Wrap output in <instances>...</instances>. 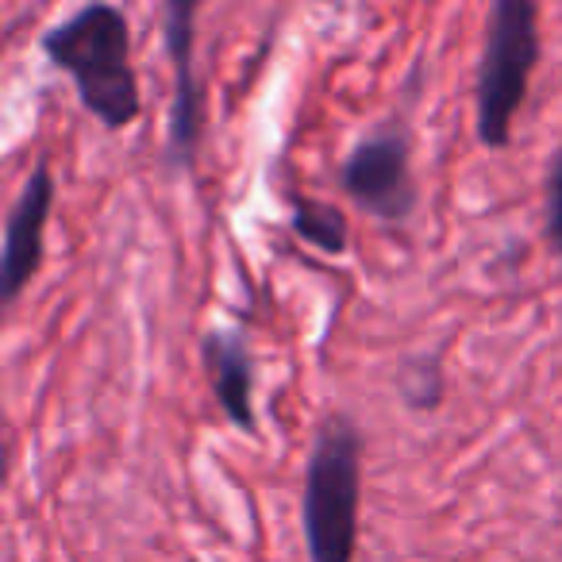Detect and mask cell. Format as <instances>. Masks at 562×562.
I'll use <instances>...</instances> for the list:
<instances>
[{"mask_svg": "<svg viewBox=\"0 0 562 562\" xmlns=\"http://www.w3.org/2000/svg\"><path fill=\"white\" fill-rule=\"evenodd\" d=\"M55 70L74 81L86 112L109 132H124L139 120V78L132 63V24L116 4H86L58 20L40 40Z\"/></svg>", "mask_w": 562, "mask_h": 562, "instance_id": "obj_1", "label": "cell"}, {"mask_svg": "<svg viewBox=\"0 0 562 562\" xmlns=\"http://www.w3.org/2000/svg\"><path fill=\"white\" fill-rule=\"evenodd\" d=\"M362 454L367 439L347 413H328L316 428L305 467V520L308 562H355L362 508Z\"/></svg>", "mask_w": 562, "mask_h": 562, "instance_id": "obj_2", "label": "cell"}, {"mask_svg": "<svg viewBox=\"0 0 562 562\" xmlns=\"http://www.w3.org/2000/svg\"><path fill=\"white\" fill-rule=\"evenodd\" d=\"M536 63H539V4H531V0H497L490 9L485 50L474 86L477 139L490 150H505L513 143L516 112L528 101Z\"/></svg>", "mask_w": 562, "mask_h": 562, "instance_id": "obj_3", "label": "cell"}, {"mask_svg": "<svg viewBox=\"0 0 562 562\" xmlns=\"http://www.w3.org/2000/svg\"><path fill=\"white\" fill-rule=\"evenodd\" d=\"M339 189L362 212L385 224H405L413 216L420 193L413 178V139H408L405 120H385L382 127L355 143L339 166Z\"/></svg>", "mask_w": 562, "mask_h": 562, "instance_id": "obj_4", "label": "cell"}, {"mask_svg": "<svg viewBox=\"0 0 562 562\" xmlns=\"http://www.w3.org/2000/svg\"><path fill=\"white\" fill-rule=\"evenodd\" d=\"M196 12L193 0H170L162 9L166 50L173 63V109H170V162L193 170L201 143V86H196Z\"/></svg>", "mask_w": 562, "mask_h": 562, "instance_id": "obj_5", "label": "cell"}, {"mask_svg": "<svg viewBox=\"0 0 562 562\" xmlns=\"http://www.w3.org/2000/svg\"><path fill=\"white\" fill-rule=\"evenodd\" d=\"M55 173L47 162H40L27 173L16 204L4 220V258H0V278H4V301L16 305L20 293L32 285V278L43 266V239H47V220L55 209Z\"/></svg>", "mask_w": 562, "mask_h": 562, "instance_id": "obj_6", "label": "cell"}, {"mask_svg": "<svg viewBox=\"0 0 562 562\" xmlns=\"http://www.w3.org/2000/svg\"><path fill=\"white\" fill-rule=\"evenodd\" d=\"M201 359L209 370V385L224 416L247 436H258L255 416V359L239 331L232 328H209L201 339Z\"/></svg>", "mask_w": 562, "mask_h": 562, "instance_id": "obj_7", "label": "cell"}, {"mask_svg": "<svg viewBox=\"0 0 562 562\" xmlns=\"http://www.w3.org/2000/svg\"><path fill=\"white\" fill-rule=\"evenodd\" d=\"M290 204H293L290 227L301 239H308L316 250H324V255H344L347 239H351V227H347V216L336 204L305 201V196H293Z\"/></svg>", "mask_w": 562, "mask_h": 562, "instance_id": "obj_8", "label": "cell"}, {"mask_svg": "<svg viewBox=\"0 0 562 562\" xmlns=\"http://www.w3.org/2000/svg\"><path fill=\"white\" fill-rule=\"evenodd\" d=\"M397 390L408 405L428 413V408H436L439 401H443V370H439V362L431 359V355H424V359H405L397 374Z\"/></svg>", "mask_w": 562, "mask_h": 562, "instance_id": "obj_9", "label": "cell"}, {"mask_svg": "<svg viewBox=\"0 0 562 562\" xmlns=\"http://www.w3.org/2000/svg\"><path fill=\"white\" fill-rule=\"evenodd\" d=\"M543 201H547V247L562 258V143L547 158Z\"/></svg>", "mask_w": 562, "mask_h": 562, "instance_id": "obj_10", "label": "cell"}]
</instances>
